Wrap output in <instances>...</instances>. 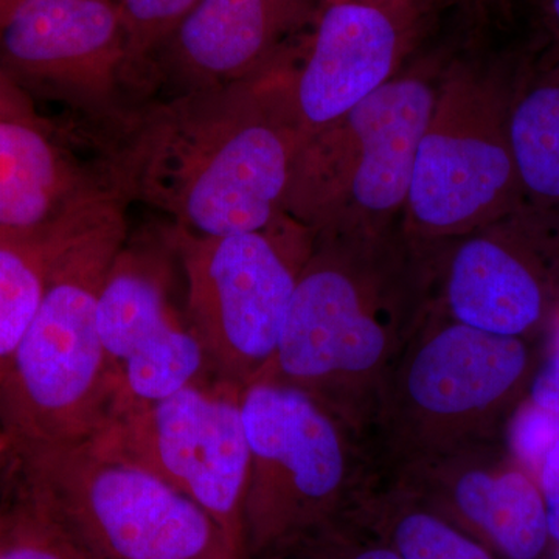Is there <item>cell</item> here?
Here are the masks:
<instances>
[{"label": "cell", "instance_id": "obj_31", "mask_svg": "<svg viewBox=\"0 0 559 559\" xmlns=\"http://www.w3.org/2000/svg\"><path fill=\"white\" fill-rule=\"evenodd\" d=\"M551 557L549 559H559V547L554 546V549L550 551Z\"/></svg>", "mask_w": 559, "mask_h": 559}, {"label": "cell", "instance_id": "obj_18", "mask_svg": "<svg viewBox=\"0 0 559 559\" xmlns=\"http://www.w3.org/2000/svg\"><path fill=\"white\" fill-rule=\"evenodd\" d=\"M524 204L559 218V55L514 84L509 116Z\"/></svg>", "mask_w": 559, "mask_h": 559}, {"label": "cell", "instance_id": "obj_20", "mask_svg": "<svg viewBox=\"0 0 559 559\" xmlns=\"http://www.w3.org/2000/svg\"><path fill=\"white\" fill-rule=\"evenodd\" d=\"M69 216L39 234H0V380L39 310Z\"/></svg>", "mask_w": 559, "mask_h": 559}, {"label": "cell", "instance_id": "obj_3", "mask_svg": "<svg viewBox=\"0 0 559 559\" xmlns=\"http://www.w3.org/2000/svg\"><path fill=\"white\" fill-rule=\"evenodd\" d=\"M127 204L119 190H106L62 227L39 310L0 380V425L14 450L91 440L112 418L97 310L128 240Z\"/></svg>", "mask_w": 559, "mask_h": 559}, {"label": "cell", "instance_id": "obj_25", "mask_svg": "<svg viewBox=\"0 0 559 559\" xmlns=\"http://www.w3.org/2000/svg\"><path fill=\"white\" fill-rule=\"evenodd\" d=\"M527 399L540 409L559 417V344L547 345L530 384Z\"/></svg>", "mask_w": 559, "mask_h": 559}, {"label": "cell", "instance_id": "obj_12", "mask_svg": "<svg viewBox=\"0 0 559 559\" xmlns=\"http://www.w3.org/2000/svg\"><path fill=\"white\" fill-rule=\"evenodd\" d=\"M432 307L500 336H549L559 312V218L524 204L437 246Z\"/></svg>", "mask_w": 559, "mask_h": 559}, {"label": "cell", "instance_id": "obj_27", "mask_svg": "<svg viewBox=\"0 0 559 559\" xmlns=\"http://www.w3.org/2000/svg\"><path fill=\"white\" fill-rule=\"evenodd\" d=\"M35 103L0 73V117H36Z\"/></svg>", "mask_w": 559, "mask_h": 559}, {"label": "cell", "instance_id": "obj_11", "mask_svg": "<svg viewBox=\"0 0 559 559\" xmlns=\"http://www.w3.org/2000/svg\"><path fill=\"white\" fill-rule=\"evenodd\" d=\"M0 73L98 135L138 103L116 0H0Z\"/></svg>", "mask_w": 559, "mask_h": 559}, {"label": "cell", "instance_id": "obj_29", "mask_svg": "<svg viewBox=\"0 0 559 559\" xmlns=\"http://www.w3.org/2000/svg\"><path fill=\"white\" fill-rule=\"evenodd\" d=\"M381 2L409 3V5L423 7V0H381Z\"/></svg>", "mask_w": 559, "mask_h": 559}, {"label": "cell", "instance_id": "obj_8", "mask_svg": "<svg viewBox=\"0 0 559 559\" xmlns=\"http://www.w3.org/2000/svg\"><path fill=\"white\" fill-rule=\"evenodd\" d=\"M186 283V310L210 374L245 389L277 353L314 235L288 215L263 230L193 237L168 234Z\"/></svg>", "mask_w": 559, "mask_h": 559}, {"label": "cell", "instance_id": "obj_1", "mask_svg": "<svg viewBox=\"0 0 559 559\" xmlns=\"http://www.w3.org/2000/svg\"><path fill=\"white\" fill-rule=\"evenodd\" d=\"M297 53L242 83L135 103L98 139L114 186L193 237L270 227L304 142L286 94Z\"/></svg>", "mask_w": 559, "mask_h": 559}, {"label": "cell", "instance_id": "obj_4", "mask_svg": "<svg viewBox=\"0 0 559 559\" xmlns=\"http://www.w3.org/2000/svg\"><path fill=\"white\" fill-rule=\"evenodd\" d=\"M539 342L474 329L430 308L378 400L366 437L377 473L503 439L544 358Z\"/></svg>", "mask_w": 559, "mask_h": 559}, {"label": "cell", "instance_id": "obj_5", "mask_svg": "<svg viewBox=\"0 0 559 559\" xmlns=\"http://www.w3.org/2000/svg\"><path fill=\"white\" fill-rule=\"evenodd\" d=\"M16 452L25 506L80 559H241L197 503L92 439Z\"/></svg>", "mask_w": 559, "mask_h": 559}, {"label": "cell", "instance_id": "obj_6", "mask_svg": "<svg viewBox=\"0 0 559 559\" xmlns=\"http://www.w3.org/2000/svg\"><path fill=\"white\" fill-rule=\"evenodd\" d=\"M241 411L246 559L278 557L344 516L377 471L364 440L301 390L252 382Z\"/></svg>", "mask_w": 559, "mask_h": 559}, {"label": "cell", "instance_id": "obj_32", "mask_svg": "<svg viewBox=\"0 0 559 559\" xmlns=\"http://www.w3.org/2000/svg\"><path fill=\"white\" fill-rule=\"evenodd\" d=\"M465 2H485V0H465Z\"/></svg>", "mask_w": 559, "mask_h": 559}, {"label": "cell", "instance_id": "obj_23", "mask_svg": "<svg viewBox=\"0 0 559 559\" xmlns=\"http://www.w3.org/2000/svg\"><path fill=\"white\" fill-rule=\"evenodd\" d=\"M559 437V417L540 409L525 399L507 423L506 440L510 454L532 474L538 477L540 463Z\"/></svg>", "mask_w": 559, "mask_h": 559}, {"label": "cell", "instance_id": "obj_30", "mask_svg": "<svg viewBox=\"0 0 559 559\" xmlns=\"http://www.w3.org/2000/svg\"><path fill=\"white\" fill-rule=\"evenodd\" d=\"M266 559H304L300 557H297V555L294 554H285V555H278V557H272Z\"/></svg>", "mask_w": 559, "mask_h": 559}, {"label": "cell", "instance_id": "obj_14", "mask_svg": "<svg viewBox=\"0 0 559 559\" xmlns=\"http://www.w3.org/2000/svg\"><path fill=\"white\" fill-rule=\"evenodd\" d=\"M421 7L381 0H322L310 38L286 75L304 138L341 119L395 76Z\"/></svg>", "mask_w": 559, "mask_h": 559}, {"label": "cell", "instance_id": "obj_19", "mask_svg": "<svg viewBox=\"0 0 559 559\" xmlns=\"http://www.w3.org/2000/svg\"><path fill=\"white\" fill-rule=\"evenodd\" d=\"M345 514L389 543L404 559H500L382 476L369 481Z\"/></svg>", "mask_w": 559, "mask_h": 559}, {"label": "cell", "instance_id": "obj_2", "mask_svg": "<svg viewBox=\"0 0 559 559\" xmlns=\"http://www.w3.org/2000/svg\"><path fill=\"white\" fill-rule=\"evenodd\" d=\"M433 289L436 248L401 224L314 237L277 353L257 381L301 390L366 443L382 388L432 308Z\"/></svg>", "mask_w": 559, "mask_h": 559}, {"label": "cell", "instance_id": "obj_22", "mask_svg": "<svg viewBox=\"0 0 559 559\" xmlns=\"http://www.w3.org/2000/svg\"><path fill=\"white\" fill-rule=\"evenodd\" d=\"M286 554L304 559H404L389 543L347 514Z\"/></svg>", "mask_w": 559, "mask_h": 559}, {"label": "cell", "instance_id": "obj_10", "mask_svg": "<svg viewBox=\"0 0 559 559\" xmlns=\"http://www.w3.org/2000/svg\"><path fill=\"white\" fill-rule=\"evenodd\" d=\"M242 389L215 378L116 415L94 437L102 448L148 469L207 513L246 559L242 510L249 443Z\"/></svg>", "mask_w": 559, "mask_h": 559}, {"label": "cell", "instance_id": "obj_26", "mask_svg": "<svg viewBox=\"0 0 559 559\" xmlns=\"http://www.w3.org/2000/svg\"><path fill=\"white\" fill-rule=\"evenodd\" d=\"M536 481L546 507L551 543L559 547V437L540 463Z\"/></svg>", "mask_w": 559, "mask_h": 559}, {"label": "cell", "instance_id": "obj_7", "mask_svg": "<svg viewBox=\"0 0 559 559\" xmlns=\"http://www.w3.org/2000/svg\"><path fill=\"white\" fill-rule=\"evenodd\" d=\"M437 91L423 70L395 75L341 119L304 138L286 215L314 237L378 234L403 223Z\"/></svg>", "mask_w": 559, "mask_h": 559}, {"label": "cell", "instance_id": "obj_17", "mask_svg": "<svg viewBox=\"0 0 559 559\" xmlns=\"http://www.w3.org/2000/svg\"><path fill=\"white\" fill-rule=\"evenodd\" d=\"M43 117H0V234H39L108 189Z\"/></svg>", "mask_w": 559, "mask_h": 559}, {"label": "cell", "instance_id": "obj_9", "mask_svg": "<svg viewBox=\"0 0 559 559\" xmlns=\"http://www.w3.org/2000/svg\"><path fill=\"white\" fill-rule=\"evenodd\" d=\"M514 84L498 73L451 72L419 139L404 234L440 246L524 205L509 135Z\"/></svg>", "mask_w": 559, "mask_h": 559}, {"label": "cell", "instance_id": "obj_16", "mask_svg": "<svg viewBox=\"0 0 559 559\" xmlns=\"http://www.w3.org/2000/svg\"><path fill=\"white\" fill-rule=\"evenodd\" d=\"M318 11L316 0H200L143 62L140 92L154 83L173 95L255 79L296 46Z\"/></svg>", "mask_w": 559, "mask_h": 559}, {"label": "cell", "instance_id": "obj_28", "mask_svg": "<svg viewBox=\"0 0 559 559\" xmlns=\"http://www.w3.org/2000/svg\"><path fill=\"white\" fill-rule=\"evenodd\" d=\"M544 25L554 40V50L559 55V0H538Z\"/></svg>", "mask_w": 559, "mask_h": 559}, {"label": "cell", "instance_id": "obj_13", "mask_svg": "<svg viewBox=\"0 0 559 559\" xmlns=\"http://www.w3.org/2000/svg\"><path fill=\"white\" fill-rule=\"evenodd\" d=\"M97 322L116 390L112 418L212 378L186 310L173 300L164 250L124 242L103 283Z\"/></svg>", "mask_w": 559, "mask_h": 559}, {"label": "cell", "instance_id": "obj_15", "mask_svg": "<svg viewBox=\"0 0 559 559\" xmlns=\"http://www.w3.org/2000/svg\"><path fill=\"white\" fill-rule=\"evenodd\" d=\"M380 476L500 559H544L554 549L538 481L503 439L429 455Z\"/></svg>", "mask_w": 559, "mask_h": 559}, {"label": "cell", "instance_id": "obj_21", "mask_svg": "<svg viewBox=\"0 0 559 559\" xmlns=\"http://www.w3.org/2000/svg\"><path fill=\"white\" fill-rule=\"evenodd\" d=\"M198 2L200 0H116L138 92L143 62Z\"/></svg>", "mask_w": 559, "mask_h": 559}, {"label": "cell", "instance_id": "obj_24", "mask_svg": "<svg viewBox=\"0 0 559 559\" xmlns=\"http://www.w3.org/2000/svg\"><path fill=\"white\" fill-rule=\"evenodd\" d=\"M0 559H80L27 506L0 518Z\"/></svg>", "mask_w": 559, "mask_h": 559}]
</instances>
